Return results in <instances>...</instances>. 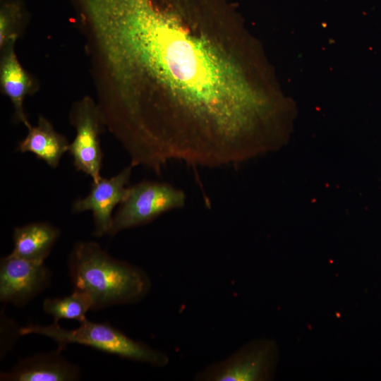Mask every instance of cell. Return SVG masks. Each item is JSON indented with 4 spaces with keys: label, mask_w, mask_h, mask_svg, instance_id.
<instances>
[{
    "label": "cell",
    "mask_w": 381,
    "mask_h": 381,
    "mask_svg": "<svg viewBox=\"0 0 381 381\" xmlns=\"http://www.w3.org/2000/svg\"><path fill=\"white\" fill-rule=\"evenodd\" d=\"M133 167L129 165L118 174L109 178H101L92 181L89 194L74 201L72 212L79 213L90 210L94 222L93 235L102 237L109 234L113 219V210L125 199Z\"/></svg>",
    "instance_id": "obj_8"
},
{
    "label": "cell",
    "mask_w": 381,
    "mask_h": 381,
    "mask_svg": "<svg viewBox=\"0 0 381 381\" xmlns=\"http://www.w3.org/2000/svg\"><path fill=\"white\" fill-rule=\"evenodd\" d=\"M16 39L8 41L1 63V84L4 92L11 100L15 117L28 129L32 126L25 114L23 104L25 95L30 92L32 80L18 62L14 52Z\"/></svg>",
    "instance_id": "obj_12"
},
{
    "label": "cell",
    "mask_w": 381,
    "mask_h": 381,
    "mask_svg": "<svg viewBox=\"0 0 381 381\" xmlns=\"http://www.w3.org/2000/svg\"><path fill=\"white\" fill-rule=\"evenodd\" d=\"M279 362L276 342L270 339L253 340L225 359L199 371V381H265L272 380Z\"/></svg>",
    "instance_id": "obj_5"
},
{
    "label": "cell",
    "mask_w": 381,
    "mask_h": 381,
    "mask_svg": "<svg viewBox=\"0 0 381 381\" xmlns=\"http://www.w3.org/2000/svg\"><path fill=\"white\" fill-rule=\"evenodd\" d=\"M117 0L97 23L95 35L106 66L114 79L118 92L128 99L141 85L160 86L163 89L151 107L148 116L164 88L161 99L149 118L155 119L164 103L172 87V80L181 87H190L204 114L214 116L198 95L218 116L211 106L221 115L226 111L209 97L201 89L224 107L232 106L219 98L207 87H213L230 97H234L219 89L211 82H221L214 76L209 61L207 49L190 36L186 29L181 32L180 6L162 0ZM182 18V17H181ZM181 21V20H180Z\"/></svg>",
    "instance_id": "obj_1"
},
{
    "label": "cell",
    "mask_w": 381,
    "mask_h": 381,
    "mask_svg": "<svg viewBox=\"0 0 381 381\" xmlns=\"http://www.w3.org/2000/svg\"><path fill=\"white\" fill-rule=\"evenodd\" d=\"M101 111L93 102L85 98L78 103L72 116V123L76 130L68 152L73 157V165L97 182L101 178L103 153L100 146Z\"/></svg>",
    "instance_id": "obj_7"
},
{
    "label": "cell",
    "mask_w": 381,
    "mask_h": 381,
    "mask_svg": "<svg viewBox=\"0 0 381 381\" xmlns=\"http://www.w3.org/2000/svg\"><path fill=\"white\" fill-rule=\"evenodd\" d=\"M186 200L183 190L164 182L144 180L128 186L113 215L109 235L147 224L166 212L183 207Z\"/></svg>",
    "instance_id": "obj_4"
},
{
    "label": "cell",
    "mask_w": 381,
    "mask_h": 381,
    "mask_svg": "<svg viewBox=\"0 0 381 381\" xmlns=\"http://www.w3.org/2000/svg\"><path fill=\"white\" fill-rule=\"evenodd\" d=\"M68 267L74 289L90 296L92 311L138 303L152 288L145 270L113 258L95 241L77 242L69 254Z\"/></svg>",
    "instance_id": "obj_2"
},
{
    "label": "cell",
    "mask_w": 381,
    "mask_h": 381,
    "mask_svg": "<svg viewBox=\"0 0 381 381\" xmlns=\"http://www.w3.org/2000/svg\"><path fill=\"white\" fill-rule=\"evenodd\" d=\"M68 147L66 137L57 133L46 119L40 116L37 126L28 128L27 136L18 143L16 150L22 153L31 152L55 169L62 155L68 151Z\"/></svg>",
    "instance_id": "obj_11"
},
{
    "label": "cell",
    "mask_w": 381,
    "mask_h": 381,
    "mask_svg": "<svg viewBox=\"0 0 381 381\" xmlns=\"http://www.w3.org/2000/svg\"><path fill=\"white\" fill-rule=\"evenodd\" d=\"M76 329H68L54 322L49 325L30 324L20 328L21 335L39 334L54 340L58 348L80 344L113 354L121 358L164 367L169 362L168 355L161 350L136 341L107 322L88 319L79 322Z\"/></svg>",
    "instance_id": "obj_3"
},
{
    "label": "cell",
    "mask_w": 381,
    "mask_h": 381,
    "mask_svg": "<svg viewBox=\"0 0 381 381\" xmlns=\"http://www.w3.org/2000/svg\"><path fill=\"white\" fill-rule=\"evenodd\" d=\"M52 273L44 262L30 261L12 253L0 261V301L22 307L48 288Z\"/></svg>",
    "instance_id": "obj_6"
},
{
    "label": "cell",
    "mask_w": 381,
    "mask_h": 381,
    "mask_svg": "<svg viewBox=\"0 0 381 381\" xmlns=\"http://www.w3.org/2000/svg\"><path fill=\"white\" fill-rule=\"evenodd\" d=\"M60 236V230L48 222H33L13 229V249L18 257L43 263Z\"/></svg>",
    "instance_id": "obj_10"
},
{
    "label": "cell",
    "mask_w": 381,
    "mask_h": 381,
    "mask_svg": "<svg viewBox=\"0 0 381 381\" xmlns=\"http://www.w3.org/2000/svg\"><path fill=\"white\" fill-rule=\"evenodd\" d=\"M43 310L52 316L54 322L61 319L75 320L78 322L85 320L86 314L92 310L90 296L78 289L64 297L47 298L42 303Z\"/></svg>",
    "instance_id": "obj_13"
},
{
    "label": "cell",
    "mask_w": 381,
    "mask_h": 381,
    "mask_svg": "<svg viewBox=\"0 0 381 381\" xmlns=\"http://www.w3.org/2000/svg\"><path fill=\"white\" fill-rule=\"evenodd\" d=\"M61 349L25 357L11 370L0 373L1 381H75L78 366L61 354Z\"/></svg>",
    "instance_id": "obj_9"
},
{
    "label": "cell",
    "mask_w": 381,
    "mask_h": 381,
    "mask_svg": "<svg viewBox=\"0 0 381 381\" xmlns=\"http://www.w3.org/2000/svg\"><path fill=\"white\" fill-rule=\"evenodd\" d=\"M1 348L0 356L4 358L14 346L18 338L21 335L20 328L16 322L8 318L3 310H1Z\"/></svg>",
    "instance_id": "obj_14"
}]
</instances>
